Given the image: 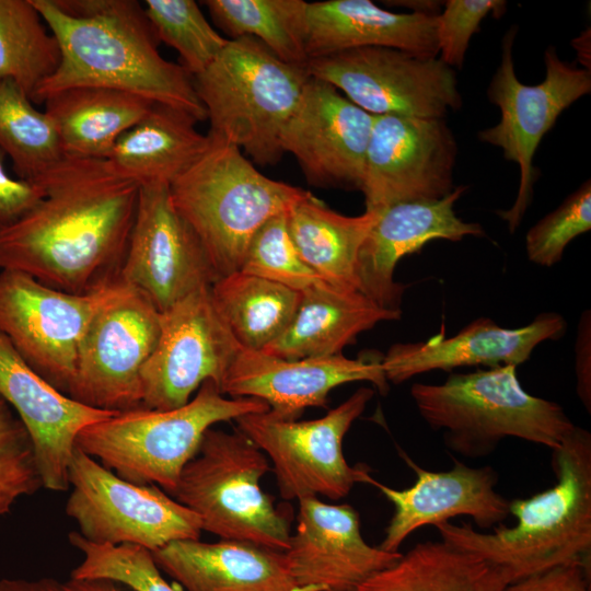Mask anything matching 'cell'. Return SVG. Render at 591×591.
Listing matches in <instances>:
<instances>
[{"label":"cell","instance_id":"obj_1","mask_svg":"<svg viewBox=\"0 0 591 591\" xmlns=\"http://www.w3.org/2000/svg\"><path fill=\"white\" fill-rule=\"evenodd\" d=\"M43 198L0 225V268L74 294L119 277L139 183L108 160L63 158L34 183Z\"/></svg>","mask_w":591,"mask_h":591},{"label":"cell","instance_id":"obj_2","mask_svg":"<svg viewBox=\"0 0 591 591\" xmlns=\"http://www.w3.org/2000/svg\"><path fill=\"white\" fill-rule=\"evenodd\" d=\"M60 49L55 72L32 103L66 89L97 86L138 95L207 119L194 78L158 51V39L136 0H31Z\"/></svg>","mask_w":591,"mask_h":591},{"label":"cell","instance_id":"obj_3","mask_svg":"<svg viewBox=\"0 0 591 591\" xmlns=\"http://www.w3.org/2000/svg\"><path fill=\"white\" fill-rule=\"evenodd\" d=\"M556 484L509 503L513 526L480 532L464 522L434 526L445 543L473 554L514 582L591 555V434L576 426L552 450Z\"/></svg>","mask_w":591,"mask_h":591},{"label":"cell","instance_id":"obj_4","mask_svg":"<svg viewBox=\"0 0 591 591\" xmlns=\"http://www.w3.org/2000/svg\"><path fill=\"white\" fill-rule=\"evenodd\" d=\"M410 395L445 447L468 459L489 455L506 438L554 450L576 427L559 404L528 393L514 366L452 373L440 384L415 383Z\"/></svg>","mask_w":591,"mask_h":591},{"label":"cell","instance_id":"obj_5","mask_svg":"<svg viewBox=\"0 0 591 591\" xmlns=\"http://www.w3.org/2000/svg\"><path fill=\"white\" fill-rule=\"evenodd\" d=\"M268 409L257 398H227L212 381H206L181 407L141 406L88 425L79 432L76 447L118 477L157 485L172 496L182 470L196 455L209 428Z\"/></svg>","mask_w":591,"mask_h":591},{"label":"cell","instance_id":"obj_6","mask_svg":"<svg viewBox=\"0 0 591 591\" xmlns=\"http://www.w3.org/2000/svg\"><path fill=\"white\" fill-rule=\"evenodd\" d=\"M210 138L207 151L170 185V193L220 278L240 270L264 223L288 212L310 192L265 176L237 147Z\"/></svg>","mask_w":591,"mask_h":591},{"label":"cell","instance_id":"obj_7","mask_svg":"<svg viewBox=\"0 0 591 591\" xmlns=\"http://www.w3.org/2000/svg\"><path fill=\"white\" fill-rule=\"evenodd\" d=\"M309 78L306 65L285 62L259 40L243 36L229 39L194 77V85L210 121L209 135L269 165L285 153L281 135Z\"/></svg>","mask_w":591,"mask_h":591},{"label":"cell","instance_id":"obj_8","mask_svg":"<svg viewBox=\"0 0 591 591\" xmlns=\"http://www.w3.org/2000/svg\"><path fill=\"white\" fill-rule=\"evenodd\" d=\"M268 470L267 456L246 436L211 427L172 496L198 515L202 531L285 552L290 520L260 487Z\"/></svg>","mask_w":591,"mask_h":591},{"label":"cell","instance_id":"obj_9","mask_svg":"<svg viewBox=\"0 0 591 591\" xmlns=\"http://www.w3.org/2000/svg\"><path fill=\"white\" fill-rule=\"evenodd\" d=\"M517 33L512 26L503 36L501 61L487 89L489 102L500 109V120L478 132L480 141L500 148L505 159L520 169L513 205L497 211L510 233L519 228L532 201L537 173L533 159L541 140L567 107L591 91L590 70L561 60L553 46L544 53L545 79L535 85L522 83L512 59Z\"/></svg>","mask_w":591,"mask_h":591},{"label":"cell","instance_id":"obj_10","mask_svg":"<svg viewBox=\"0 0 591 591\" xmlns=\"http://www.w3.org/2000/svg\"><path fill=\"white\" fill-rule=\"evenodd\" d=\"M373 394V389L361 386L313 420L286 419L268 409L243 415L235 421L237 430L271 461L283 499L324 496L337 500L357 483L368 484L371 476L366 467L348 464L343 441Z\"/></svg>","mask_w":591,"mask_h":591},{"label":"cell","instance_id":"obj_11","mask_svg":"<svg viewBox=\"0 0 591 591\" xmlns=\"http://www.w3.org/2000/svg\"><path fill=\"white\" fill-rule=\"evenodd\" d=\"M68 473L66 513L88 541L153 552L174 541L199 540L198 515L159 486L125 480L77 447Z\"/></svg>","mask_w":591,"mask_h":591},{"label":"cell","instance_id":"obj_12","mask_svg":"<svg viewBox=\"0 0 591 591\" xmlns=\"http://www.w3.org/2000/svg\"><path fill=\"white\" fill-rule=\"evenodd\" d=\"M118 278L74 294L20 271L1 270L0 333L31 368L67 394L84 337Z\"/></svg>","mask_w":591,"mask_h":591},{"label":"cell","instance_id":"obj_13","mask_svg":"<svg viewBox=\"0 0 591 591\" xmlns=\"http://www.w3.org/2000/svg\"><path fill=\"white\" fill-rule=\"evenodd\" d=\"M306 69L371 115L444 118L462 106L455 71L439 57L367 46L312 58Z\"/></svg>","mask_w":591,"mask_h":591},{"label":"cell","instance_id":"obj_14","mask_svg":"<svg viewBox=\"0 0 591 591\" xmlns=\"http://www.w3.org/2000/svg\"><path fill=\"white\" fill-rule=\"evenodd\" d=\"M160 329L161 312L147 296L118 278L84 337L67 395L102 410L141 407V370Z\"/></svg>","mask_w":591,"mask_h":591},{"label":"cell","instance_id":"obj_15","mask_svg":"<svg viewBox=\"0 0 591 591\" xmlns=\"http://www.w3.org/2000/svg\"><path fill=\"white\" fill-rule=\"evenodd\" d=\"M242 349L218 313L210 287L192 292L161 312L157 346L141 370L142 407H181L206 381L220 390Z\"/></svg>","mask_w":591,"mask_h":591},{"label":"cell","instance_id":"obj_16","mask_svg":"<svg viewBox=\"0 0 591 591\" xmlns=\"http://www.w3.org/2000/svg\"><path fill=\"white\" fill-rule=\"evenodd\" d=\"M456 155L444 118L374 115L361 186L366 211L445 197L454 189Z\"/></svg>","mask_w":591,"mask_h":591},{"label":"cell","instance_id":"obj_17","mask_svg":"<svg viewBox=\"0 0 591 591\" xmlns=\"http://www.w3.org/2000/svg\"><path fill=\"white\" fill-rule=\"evenodd\" d=\"M119 278L160 312L219 278L201 241L174 207L170 185H140Z\"/></svg>","mask_w":591,"mask_h":591},{"label":"cell","instance_id":"obj_18","mask_svg":"<svg viewBox=\"0 0 591 591\" xmlns=\"http://www.w3.org/2000/svg\"><path fill=\"white\" fill-rule=\"evenodd\" d=\"M373 118L334 85L310 77L281 148L297 159L310 184L361 190Z\"/></svg>","mask_w":591,"mask_h":591},{"label":"cell","instance_id":"obj_19","mask_svg":"<svg viewBox=\"0 0 591 591\" xmlns=\"http://www.w3.org/2000/svg\"><path fill=\"white\" fill-rule=\"evenodd\" d=\"M291 576L310 591H352L402 556L369 545L358 512L317 497L299 500L298 525L285 551Z\"/></svg>","mask_w":591,"mask_h":591},{"label":"cell","instance_id":"obj_20","mask_svg":"<svg viewBox=\"0 0 591 591\" xmlns=\"http://www.w3.org/2000/svg\"><path fill=\"white\" fill-rule=\"evenodd\" d=\"M382 356L283 359L263 351L242 349L228 370L221 393L231 397H253L286 419H298L308 407H324L328 393L346 383L367 381L382 394L389 382Z\"/></svg>","mask_w":591,"mask_h":591},{"label":"cell","instance_id":"obj_21","mask_svg":"<svg viewBox=\"0 0 591 591\" xmlns=\"http://www.w3.org/2000/svg\"><path fill=\"white\" fill-rule=\"evenodd\" d=\"M402 456L416 474L413 486L395 489L372 476L368 479L394 507L381 549L397 553L416 530L452 518L467 515L478 528L490 529L510 515V500L496 491L498 473L491 466L471 467L454 460L451 470L437 472L419 466L406 453Z\"/></svg>","mask_w":591,"mask_h":591},{"label":"cell","instance_id":"obj_22","mask_svg":"<svg viewBox=\"0 0 591 591\" xmlns=\"http://www.w3.org/2000/svg\"><path fill=\"white\" fill-rule=\"evenodd\" d=\"M0 396L11 406L33 443L43 487L69 489V465L79 432L117 412L83 405L31 368L0 333Z\"/></svg>","mask_w":591,"mask_h":591},{"label":"cell","instance_id":"obj_23","mask_svg":"<svg viewBox=\"0 0 591 591\" xmlns=\"http://www.w3.org/2000/svg\"><path fill=\"white\" fill-rule=\"evenodd\" d=\"M465 190L457 186L441 199L399 202L379 213L359 251L358 291L384 309L402 311L406 286L395 281L394 273L404 256L433 240L485 236L479 223L465 222L455 213V202Z\"/></svg>","mask_w":591,"mask_h":591},{"label":"cell","instance_id":"obj_24","mask_svg":"<svg viewBox=\"0 0 591 591\" xmlns=\"http://www.w3.org/2000/svg\"><path fill=\"white\" fill-rule=\"evenodd\" d=\"M566 327L565 318L556 312H542L517 328L478 317L451 337L436 335L426 341L394 344L382 356L381 366L387 382L394 384L433 370L478 364L518 367L540 344L560 339Z\"/></svg>","mask_w":591,"mask_h":591},{"label":"cell","instance_id":"obj_25","mask_svg":"<svg viewBox=\"0 0 591 591\" xmlns=\"http://www.w3.org/2000/svg\"><path fill=\"white\" fill-rule=\"evenodd\" d=\"M185 591H310L299 588L285 552L248 542H171L152 552Z\"/></svg>","mask_w":591,"mask_h":591},{"label":"cell","instance_id":"obj_26","mask_svg":"<svg viewBox=\"0 0 591 591\" xmlns=\"http://www.w3.org/2000/svg\"><path fill=\"white\" fill-rule=\"evenodd\" d=\"M437 16L395 13L369 0L308 2L306 54L310 60L351 48L381 46L437 58Z\"/></svg>","mask_w":591,"mask_h":591},{"label":"cell","instance_id":"obj_27","mask_svg":"<svg viewBox=\"0 0 591 591\" xmlns=\"http://www.w3.org/2000/svg\"><path fill=\"white\" fill-rule=\"evenodd\" d=\"M401 316L402 311L384 309L359 291L320 282L301 292L289 326L262 351L289 360L335 356L361 333Z\"/></svg>","mask_w":591,"mask_h":591},{"label":"cell","instance_id":"obj_28","mask_svg":"<svg viewBox=\"0 0 591 591\" xmlns=\"http://www.w3.org/2000/svg\"><path fill=\"white\" fill-rule=\"evenodd\" d=\"M179 109L153 103L147 114L116 141L108 161L139 185H171L207 151L211 138Z\"/></svg>","mask_w":591,"mask_h":591},{"label":"cell","instance_id":"obj_29","mask_svg":"<svg viewBox=\"0 0 591 591\" xmlns=\"http://www.w3.org/2000/svg\"><path fill=\"white\" fill-rule=\"evenodd\" d=\"M43 104L65 158L107 160L119 137L153 103L118 90L77 86L48 96Z\"/></svg>","mask_w":591,"mask_h":591},{"label":"cell","instance_id":"obj_30","mask_svg":"<svg viewBox=\"0 0 591 591\" xmlns=\"http://www.w3.org/2000/svg\"><path fill=\"white\" fill-rule=\"evenodd\" d=\"M378 218L371 211L340 215L311 193L287 212L289 232L303 262L324 283L343 291H358L359 251Z\"/></svg>","mask_w":591,"mask_h":591},{"label":"cell","instance_id":"obj_31","mask_svg":"<svg viewBox=\"0 0 591 591\" xmlns=\"http://www.w3.org/2000/svg\"><path fill=\"white\" fill-rule=\"evenodd\" d=\"M508 581L479 557L444 541H425L352 591H503Z\"/></svg>","mask_w":591,"mask_h":591},{"label":"cell","instance_id":"obj_32","mask_svg":"<svg viewBox=\"0 0 591 591\" xmlns=\"http://www.w3.org/2000/svg\"><path fill=\"white\" fill-rule=\"evenodd\" d=\"M215 306L243 349L262 351L289 326L301 292L234 271L210 287Z\"/></svg>","mask_w":591,"mask_h":591},{"label":"cell","instance_id":"obj_33","mask_svg":"<svg viewBox=\"0 0 591 591\" xmlns=\"http://www.w3.org/2000/svg\"><path fill=\"white\" fill-rule=\"evenodd\" d=\"M211 19L231 39L259 40L280 60L305 66L306 8L303 0H207Z\"/></svg>","mask_w":591,"mask_h":591},{"label":"cell","instance_id":"obj_34","mask_svg":"<svg viewBox=\"0 0 591 591\" xmlns=\"http://www.w3.org/2000/svg\"><path fill=\"white\" fill-rule=\"evenodd\" d=\"M43 22L31 0H0V81H12L31 101L60 62L58 42Z\"/></svg>","mask_w":591,"mask_h":591},{"label":"cell","instance_id":"obj_35","mask_svg":"<svg viewBox=\"0 0 591 591\" xmlns=\"http://www.w3.org/2000/svg\"><path fill=\"white\" fill-rule=\"evenodd\" d=\"M0 148L19 179L34 183L65 155L56 128L45 112L12 81H0Z\"/></svg>","mask_w":591,"mask_h":591},{"label":"cell","instance_id":"obj_36","mask_svg":"<svg viewBox=\"0 0 591 591\" xmlns=\"http://www.w3.org/2000/svg\"><path fill=\"white\" fill-rule=\"evenodd\" d=\"M144 13L158 40L173 47L194 78L222 51L229 39L207 21L194 0H146Z\"/></svg>","mask_w":591,"mask_h":591},{"label":"cell","instance_id":"obj_37","mask_svg":"<svg viewBox=\"0 0 591 591\" xmlns=\"http://www.w3.org/2000/svg\"><path fill=\"white\" fill-rule=\"evenodd\" d=\"M69 543L82 555L71 571L77 579L109 580L134 591H176L161 575L150 549L134 544H99L70 532Z\"/></svg>","mask_w":591,"mask_h":591},{"label":"cell","instance_id":"obj_38","mask_svg":"<svg viewBox=\"0 0 591 591\" xmlns=\"http://www.w3.org/2000/svg\"><path fill=\"white\" fill-rule=\"evenodd\" d=\"M240 270L299 292L323 282L299 255L287 212L269 219L255 233Z\"/></svg>","mask_w":591,"mask_h":591},{"label":"cell","instance_id":"obj_39","mask_svg":"<svg viewBox=\"0 0 591 591\" xmlns=\"http://www.w3.org/2000/svg\"><path fill=\"white\" fill-rule=\"evenodd\" d=\"M43 487L31 438L0 396V520L13 506Z\"/></svg>","mask_w":591,"mask_h":591},{"label":"cell","instance_id":"obj_40","mask_svg":"<svg viewBox=\"0 0 591 591\" xmlns=\"http://www.w3.org/2000/svg\"><path fill=\"white\" fill-rule=\"evenodd\" d=\"M591 229V182H583L552 212L530 228L525 252L530 262L552 267L563 258L565 248Z\"/></svg>","mask_w":591,"mask_h":591},{"label":"cell","instance_id":"obj_41","mask_svg":"<svg viewBox=\"0 0 591 591\" xmlns=\"http://www.w3.org/2000/svg\"><path fill=\"white\" fill-rule=\"evenodd\" d=\"M501 0H448L437 16V37L440 59L450 68L461 69L471 37L479 31L482 21L506 10Z\"/></svg>","mask_w":591,"mask_h":591},{"label":"cell","instance_id":"obj_42","mask_svg":"<svg viewBox=\"0 0 591 591\" xmlns=\"http://www.w3.org/2000/svg\"><path fill=\"white\" fill-rule=\"evenodd\" d=\"M503 591H591L590 564L560 565L508 583Z\"/></svg>","mask_w":591,"mask_h":591},{"label":"cell","instance_id":"obj_43","mask_svg":"<svg viewBox=\"0 0 591 591\" xmlns=\"http://www.w3.org/2000/svg\"><path fill=\"white\" fill-rule=\"evenodd\" d=\"M7 154L0 148V225L20 218L36 205L44 196L38 185L14 179L4 169Z\"/></svg>","mask_w":591,"mask_h":591},{"label":"cell","instance_id":"obj_44","mask_svg":"<svg viewBox=\"0 0 591 591\" xmlns=\"http://www.w3.org/2000/svg\"><path fill=\"white\" fill-rule=\"evenodd\" d=\"M0 591H123L120 584L109 580H67L51 577L37 579L0 578Z\"/></svg>","mask_w":591,"mask_h":591},{"label":"cell","instance_id":"obj_45","mask_svg":"<svg viewBox=\"0 0 591 591\" xmlns=\"http://www.w3.org/2000/svg\"><path fill=\"white\" fill-rule=\"evenodd\" d=\"M577 394L583 406L591 412V318L590 311L580 317L576 339Z\"/></svg>","mask_w":591,"mask_h":591}]
</instances>
